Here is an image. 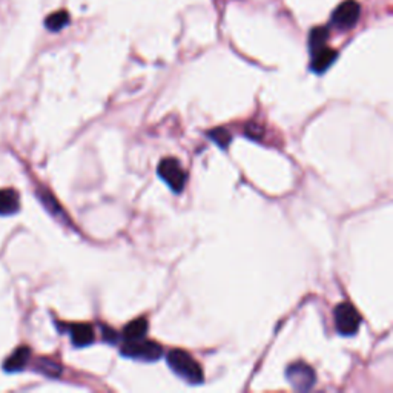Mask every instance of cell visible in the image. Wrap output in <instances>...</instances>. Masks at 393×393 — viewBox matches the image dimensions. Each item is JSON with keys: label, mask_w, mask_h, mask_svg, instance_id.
<instances>
[{"label": "cell", "mask_w": 393, "mask_h": 393, "mask_svg": "<svg viewBox=\"0 0 393 393\" xmlns=\"http://www.w3.org/2000/svg\"><path fill=\"white\" fill-rule=\"evenodd\" d=\"M166 361L171 367V371L180 376L183 381L189 384H202L203 382V371L194 358H192L185 350L175 349L171 350L166 356Z\"/></svg>", "instance_id": "1"}, {"label": "cell", "mask_w": 393, "mask_h": 393, "mask_svg": "<svg viewBox=\"0 0 393 393\" xmlns=\"http://www.w3.org/2000/svg\"><path fill=\"white\" fill-rule=\"evenodd\" d=\"M158 177H160L166 185H168L175 194H180V192L185 189L186 181H188V174L186 171L181 168L180 162L177 158H163V160L158 163Z\"/></svg>", "instance_id": "2"}, {"label": "cell", "mask_w": 393, "mask_h": 393, "mask_svg": "<svg viewBox=\"0 0 393 393\" xmlns=\"http://www.w3.org/2000/svg\"><path fill=\"white\" fill-rule=\"evenodd\" d=\"M361 5L356 0H344L330 15V27L338 31H350L359 20Z\"/></svg>", "instance_id": "3"}, {"label": "cell", "mask_w": 393, "mask_h": 393, "mask_svg": "<svg viewBox=\"0 0 393 393\" xmlns=\"http://www.w3.org/2000/svg\"><path fill=\"white\" fill-rule=\"evenodd\" d=\"M120 352L123 356L140 359V361L145 363H154L163 355L160 344H157L155 341H146L143 338L137 341H127V344H123Z\"/></svg>", "instance_id": "4"}, {"label": "cell", "mask_w": 393, "mask_h": 393, "mask_svg": "<svg viewBox=\"0 0 393 393\" xmlns=\"http://www.w3.org/2000/svg\"><path fill=\"white\" fill-rule=\"evenodd\" d=\"M335 326L340 335L344 337H354L358 332L359 326H361V315L350 303H341L335 307Z\"/></svg>", "instance_id": "5"}, {"label": "cell", "mask_w": 393, "mask_h": 393, "mask_svg": "<svg viewBox=\"0 0 393 393\" xmlns=\"http://www.w3.org/2000/svg\"><path fill=\"white\" fill-rule=\"evenodd\" d=\"M286 378L292 387L298 392H307L315 386L316 376L311 366L304 363H294L288 367Z\"/></svg>", "instance_id": "6"}, {"label": "cell", "mask_w": 393, "mask_h": 393, "mask_svg": "<svg viewBox=\"0 0 393 393\" xmlns=\"http://www.w3.org/2000/svg\"><path fill=\"white\" fill-rule=\"evenodd\" d=\"M312 60H311V70L315 74H323L328 71L330 66L335 63V60L338 58V53L335 49L329 48L328 45L316 49V51L311 53Z\"/></svg>", "instance_id": "7"}, {"label": "cell", "mask_w": 393, "mask_h": 393, "mask_svg": "<svg viewBox=\"0 0 393 393\" xmlns=\"http://www.w3.org/2000/svg\"><path fill=\"white\" fill-rule=\"evenodd\" d=\"M71 341L75 347H86L94 341V329L91 324H74L70 329Z\"/></svg>", "instance_id": "8"}, {"label": "cell", "mask_w": 393, "mask_h": 393, "mask_svg": "<svg viewBox=\"0 0 393 393\" xmlns=\"http://www.w3.org/2000/svg\"><path fill=\"white\" fill-rule=\"evenodd\" d=\"M20 207L19 194L14 189L0 191V215H14Z\"/></svg>", "instance_id": "9"}, {"label": "cell", "mask_w": 393, "mask_h": 393, "mask_svg": "<svg viewBox=\"0 0 393 393\" xmlns=\"http://www.w3.org/2000/svg\"><path fill=\"white\" fill-rule=\"evenodd\" d=\"M30 356H31V352L28 347H19L10 358L6 359L4 364V369L10 373L20 372V371H23V367L28 364Z\"/></svg>", "instance_id": "10"}, {"label": "cell", "mask_w": 393, "mask_h": 393, "mask_svg": "<svg viewBox=\"0 0 393 393\" xmlns=\"http://www.w3.org/2000/svg\"><path fill=\"white\" fill-rule=\"evenodd\" d=\"M148 328H149V324H148L146 318H137L127 324V328L123 329V337L127 341L141 340V338H145Z\"/></svg>", "instance_id": "11"}, {"label": "cell", "mask_w": 393, "mask_h": 393, "mask_svg": "<svg viewBox=\"0 0 393 393\" xmlns=\"http://www.w3.org/2000/svg\"><path fill=\"white\" fill-rule=\"evenodd\" d=\"M328 39H329V28H326V27L314 28L307 39L309 51L314 53V51H316V49L326 46V44H328Z\"/></svg>", "instance_id": "12"}, {"label": "cell", "mask_w": 393, "mask_h": 393, "mask_svg": "<svg viewBox=\"0 0 393 393\" xmlns=\"http://www.w3.org/2000/svg\"><path fill=\"white\" fill-rule=\"evenodd\" d=\"M70 22H71L70 14L62 10V11L53 13L51 15H48L46 20H45V27H46V30H49L51 32H58V31H62L63 28L68 27Z\"/></svg>", "instance_id": "13"}, {"label": "cell", "mask_w": 393, "mask_h": 393, "mask_svg": "<svg viewBox=\"0 0 393 393\" xmlns=\"http://www.w3.org/2000/svg\"><path fill=\"white\" fill-rule=\"evenodd\" d=\"M207 137L211 138L212 141H215L217 145H219L221 149H226L229 146V143H231V140H232V137H231V134L226 131L224 128H217V129H214V131H211L207 134Z\"/></svg>", "instance_id": "14"}, {"label": "cell", "mask_w": 393, "mask_h": 393, "mask_svg": "<svg viewBox=\"0 0 393 393\" xmlns=\"http://www.w3.org/2000/svg\"><path fill=\"white\" fill-rule=\"evenodd\" d=\"M40 371L44 372L45 375H49V376H56L60 373V366L56 364L54 361H51V359H41L40 361Z\"/></svg>", "instance_id": "15"}, {"label": "cell", "mask_w": 393, "mask_h": 393, "mask_svg": "<svg viewBox=\"0 0 393 393\" xmlns=\"http://www.w3.org/2000/svg\"><path fill=\"white\" fill-rule=\"evenodd\" d=\"M263 134H264V131L258 123H247L246 124V136L247 137L254 138V140H260L263 137Z\"/></svg>", "instance_id": "16"}, {"label": "cell", "mask_w": 393, "mask_h": 393, "mask_svg": "<svg viewBox=\"0 0 393 393\" xmlns=\"http://www.w3.org/2000/svg\"><path fill=\"white\" fill-rule=\"evenodd\" d=\"M103 335H105L106 341H110V342H115V341H117V333H115L114 329H108V328H105V329H103Z\"/></svg>", "instance_id": "17"}]
</instances>
